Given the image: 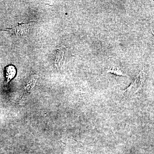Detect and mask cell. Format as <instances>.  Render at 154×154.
I'll return each mask as SVG.
<instances>
[{
    "instance_id": "obj_4",
    "label": "cell",
    "mask_w": 154,
    "mask_h": 154,
    "mask_svg": "<svg viewBox=\"0 0 154 154\" xmlns=\"http://www.w3.org/2000/svg\"><path fill=\"white\" fill-rule=\"evenodd\" d=\"M17 69L13 65H9L5 67L4 70V74L7 82H9L16 75Z\"/></svg>"
},
{
    "instance_id": "obj_6",
    "label": "cell",
    "mask_w": 154,
    "mask_h": 154,
    "mask_svg": "<svg viewBox=\"0 0 154 154\" xmlns=\"http://www.w3.org/2000/svg\"><path fill=\"white\" fill-rule=\"evenodd\" d=\"M152 33H153L152 31ZM153 35H154V34H153Z\"/></svg>"
},
{
    "instance_id": "obj_1",
    "label": "cell",
    "mask_w": 154,
    "mask_h": 154,
    "mask_svg": "<svg viewBox=\"0 0 154 154\" xmlns=\"http://www.w3.org/2000/svg\"><path fill=\"white\" fill-rule=\"evenodd\" d=\"M145 79V74L144 69L140 72L134 82H133L127 89L123 91V93L125 96H131L136 93L142 87Z\"/></svg>"
},
{
    "instance_id": "obj_2",
    "label": "cell",
    "mask_w": 154,
    "mask_h": 154,
    "mask_svg": "<svg viewBox=\"0 0 154 154\" xmlns=\"http://www.w3.org/2000/svg\"><path fill=\"white\" fill-rule=\"evenodd\" d=\"M34 22H22L17 23L11 28H6V30L14 32L17 36H22L29 32Z\"/></svg>"
},
{
    "instance_id": "obj_5",
    "label": "cell",
    "mask_w": 154,
    "mask_h": 154,
    "mask_svg": "<svg viewBox=\"0 0 154 154\" xmlns=\"http://www.w3.org/2000/svg\"><path fill=\"white\" fill-rule=\"evenodd\" d=\"M107 73H110L119 76H126V75L124 73L123 69L119 66H114L110 67L107 70Z\"/></svg>"
},
{
    "instance_id": "obj_3",
    "label": "cell",
    "mask_w": 154,
    "mask_h": 154,
    "mask_svg": "<svg viewBox=\"0 0 154 154\" xmlns=\"http://www.w3.org/2000/svg\"><path fill=\"white\" fill-rule=\"evenodd\" d=\"M66 51L65 48H60L57 51L55 64L57 67H61L64 63L66 57Z\"/></svg>"
}]
</instances>
